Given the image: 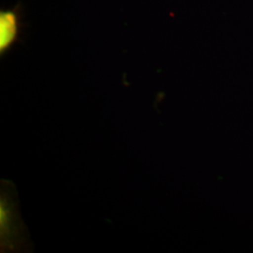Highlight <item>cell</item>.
<instances>
[{"label": "cell", "mask_w": 253, "mask_h": 253, "mask_svg": "<svg viewBox=\"0 0 253 253\" xmlns=\"http://www.w3.org/2000/svg\"><path fill=\"white\" fill-rule=\"evenodd\" d=\"M23 8L18 3L11 9L0 10V56L3 57L16 45L23 31Z\"/></svg>", "instance_id": "1"}]
</instances>
